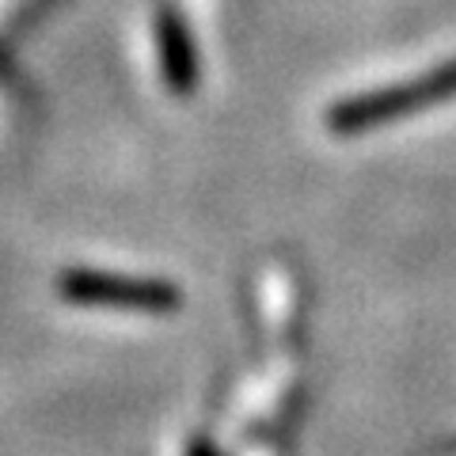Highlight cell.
<instances>
[{
    "label": "cell",
    "instance_id": "cell-1",
    "mask_svg": "<svg viewBox=\"0 0 456 456\" xmlns=\"http://www.w3.org/2000/svg\"><path fill=\"white\" fill-rule=\"evenodd\" d=\"M57 293L69 297L73 305L130 308V312H171L179 305V293L164 281L118 278V274H99V270H65L57 278Z\"/></svg>",
    "mask_w": 456,
    "mask_h": 456
},
{
    "label": "cell",
    "instance_id": "cell-2",
    "mask_svg": "<svg viewBox=\"0 0 456 456\" xmlns=\"http://www.w3.org/2000/svg\"><path fill=\"white\" fill-rule=\"evenodd\" d=\"M160 42H164V61H167L171 84L187 88V84H191V50H187V35H183V27L171 20V16H164Z\"/></svg>",
    "mask_w": 456,
    "mask_h": 456
}]
</instances>
